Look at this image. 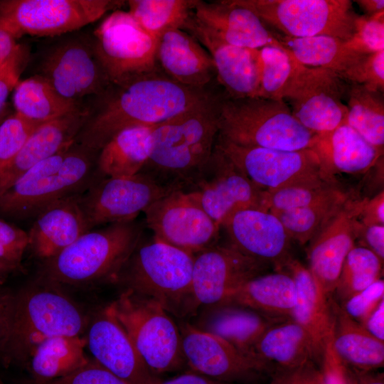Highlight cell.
<instances>
[{"label": "cell", "instance_id": "db71d44e", "mask_svg": "<svg viewBox=\"0 0 384 384\" xmlns=\"http://www.w3.org/2000/svg\"><path fill=\"white\" fill-rule=\"evenodd\" d=\"M357 238L362 245L375 253L383 262L384 260V225H364L360 221Z\"/></svg>", "mask_w": 384, "mask_h": 384}, {"label": "cell", "instance_id": "b9f144b4", "mask_svg": "<svg viewBox=\"0 0 384 384\" xmlns=\"http://www.w3.org/2000/svg\"><path fill=\"white\" fill-rule=\"evenodd\" d=\"M259 97L283 100L302 65L284 48L265 46L260 49Z\"/></svg>", "mask_w": 384, "mask_h": 384}, {"label": "cell", "instance_id": "60d3db41", "mask_svg": "<svg viewBox=\"0 0 384 384\" xmlns=\"http://www.w3.org/2000/svg\"><path fill=\"white\" fill-rule=\"evenodd\" d=\"M383 263L369 249L361 245L354 246L343 262L337 284L331 297L341 304L381 279Z\"/></svg>", "mask_w": 384, "mask_h": 384}, {"label": "cell", "instance_id": "ab89813d", "mask_svg": "<svg viewBox=\"0 0 384 384\" xmlns=\"http://www.w3.org/2000/svg\"><path fill=\"white\" fill-rule=\"evenodd\" d=\"M198 0H129L128 12L149 34L158 38L168 29L182 27Z\"/></svg>", "mask_w": 384, "mask_h": 384}, {"label": "cell", "instance_id": "8d00e7d4", "mask_svg": "<svg viewBox=\"0 0 384 384\" xmlns=\"http://www.w3.org/2000/svg\"><path fill=\"white\" fill-rule=\"evenodd\" d=\"M13 102L16 113L38 124L62 117L80 107L76 101L62 96L39 75L18 82Z\"/></svg>", "mask_w": 384, "mask_h": 384}, {"label": "cell", "instance_id": "d6986e66", "mask_svg": "<svg viewBox=\"0 0 384 384\" xmlns=\"http://www.w3.org/2000/svg\"><path fill=\"white\" fill-rule=\"evenodd\" d=\"M180 329L182 350L191 370L225 383L255 380L274 371L273 367L253 359L221 338L188 323Z\"/></svg>", "mask_w": 384, "mask_h": 384}, {"label": "cell", "instance_id": "8992f818", "mask_svg": "<svg viewBox=\"0 0 384 384\" xmlns=\"http://www.w3.org/2000/svg\"><path fill=\"white\" fill-rule=\"evenodd\" d=\"M95 151L75 142L28 170L0 195V214L25 219L50 204L82 193L93 176Z\"/></svg>", "mask_w": 384, "mask_h": 384}, {"label": "cell", "instance_id": "94428289", "mask_svg": "<svg viewBox=\"0 0 384 384\" xmlns=\"http://www.w3.org/2000/svg\"><path fill=\"white\" fill-rule=\"evenodd\" d=\"M367 15H373L384 11L383 0L354 1Z\"/></svg>", "mask_w": 384, "mask_h": 384}, {"label": "cell", "instance_id": "ba28073f", "mask_svg": "<svg viewBox=\"0 0 384 384\" xmlns=\"http://www.w3.org/2000/svg\"><path fill=\"white\" fill-rule=\"evenodd\" d=\"M107 307L154 375L186 363L180 329L157 302L124 289Z\"/></svg>", "mask_w": 384, "mask_h": 384}, {"label": "cell", "instance_id": "cb8c5ba5", "mask_svg": "<svg viewBox=\"0 0 384 384\" xmlns=\"http://www.w3.org/2000/svg\"><path fill=\"white\" fill-rule=\"evenodd\" d=\"M192 14L197 21L229 44L257 50L265 46L284 48L255 14L230 0H198Z\"/></svg>", "mask_w": 384, "mask_h": 384}, {"label": "cell", "instance_id": "9a60e30c", "mask_svg": "<svg viewBox=\"0 0 384 384\" xmlns=\"http://www.w3.org/2000/svg\"><path fill=\"white\" fill-rule=\"evenodd\" d=\"M347 87L348 82L331 70L302 65L284 100L302 126L324 135L346 123Z\"/></svg>", "mask_w": 384, "mask_h": 384}, {"label": "cell", "instance_id": "8fae6325", "mask_svg": "<svg viewBox=\"0 0 384 384\" xmlns=\"http://www.w3.org/2000/svg\"><path fill=\"white\" fill-rule=\"evenodd\" d=\"M119 0H0V26L15 39L55 36L95 22L119 9Z\"/></svg>", "mask_w": 384, "mask_h": 384}, {"label": "cell", "instance_id": "2e32d148", "mask_svg": "<svg viewBox=\"0 0 384 384\" xmlns=\"http://www.w3.org/2000/svg\"><path fill=\"white\" fill-rule=\"evenodd\" d=\"M175 191L162 186L149 176L103 177L80 196V205L90 229L134 220L154 201Z\"/></svg>", "mask_w": 384, "mask_h": 384}, {"label": "cell", "instance_id": "681fc988", "mask_svg": "<svg viewBox=\"0 0 384 384\" xmlns=\"http://www.w3.org/2000/svg\"><path fill=\"white\" fill-rule=\"evenodd\" d=\"M31 384H129L94 359L73 373L55 380Z\"/></svg>", "mask_w": 384, "mask_h": 384}, {"label": "cell", "instance_id": "d590c367", "mask_svg": "<svg viewBox=\"0 0 384 384\" xmlns=\"http://www.w3.org/2000/svg\"><path fill=\"white\" fill-rule=\"evenodd\" d=\"M86 341L81 336H60L38 344L27 362L34 382H47L66 376L86 365Z\"/></svg>", "mask_w": 384, "mask_h": 384}, {"label": "cell", "instance_id": "7bdbcfd3", "mask_svg": "<svg viewBox=\"0 0 384 384\" xmlns=\"http://www.w3.org/2000/svg\"><path fill=\"white\" fill-rule=\"evenodd\" d=\"M336 180L294 184L267 191V209L275 212L313 204L341 189Z\"/></svg>", "mask_w": 384, "mask_h": 384}, {"label": "cell", "instance_id": "e7e4bbea", "mask_svg": "<svg viewBox=\"0 0 384 384\" xmlns=\"http://www.w3.org/2000/svg\"><path fill=\"white\" fill-rule=\"evenodd\" d=\"M6 384V383H5Z\"/></svg>", "mask_w": 384, "mask_h": 384}, {"label": "cell", "instance_id": "836d02e7", "mask_svg": "<svg viewBox=\"0 0 384 384\" xmlns=\"http://www.w3.org/2000/svg\"><path fill=\"white\" fill-rule=\"evenodd\" d=\"M254 353L260 361L281 369H294L315 361L310 336L291 318L272 325L256 343Z\"/></svg>", "mask_w": 384, "mask_h": 384}, {"label": "cell", "instance_id": "5bb4252c", "mask_svg": "<svg viewBox=\"0 0 384 384\" xmlns=\"http://www.w3.org/2000/svg\"><path fill=\"white\" fill-rule=\"evenodd\" d=\"M144 213L155 240L193 255L217 244L220 226L191 193L173 191L154 201Z\"/></svg>", "mask_w": 384, "mask_h": 384}, {"label": "cell", "instance_id": "7a4b0ae2", "mask_svg": "<svg viewBox=\"0 0 384 384\" xmlns=\"http://www.w3.org/2000/svg\"><path fill=\"white\" fill-rule=\"evenodd\" d=\"M215 95L153 129L148 159L139 173L164 187L183 190L210 158L218 134Z\"/></svg>", "mask_w": 384, "mask_h": 384}, {"label": "cell", "instance_id": "3957f363", "mask_svg": "<svg viewBox=\"0 0 384 384\" xmlns=\"http://www.w3.org/2000/svg\"><path fill=\"white\" fill-rule=\"evenodd\" d=\"M142 233V225L135 220L90 230L43 260L38 277L60 286L115 282L140 243Z\"/></svg>", "mask_w": 384, "mask_h": 384}, {"label": "cell", "instance_id": "9c48e42d", "mask_svg": "<svg viewBox=\"0 0 384 384\" xmlns=\"http://www.w3.org/2000/svg\"><path fill=\"white\" fill-rule=\"evenodd\" d=\"M255 14L266 26L292 38L329 36L349 40L358 14L350 0H230Z\"/></svg>", "mask_w": 384, "mask_h": 384}, {"label": "cell", "instance_id": "74e56055", "mask_svg": "<svg viewBox=\"0 0 384 384\" xmlns=\"http://www.w3.org/2000/svg\"><path fill=\"white\" fill-rule=\"evenodd\" d=\"M352 196L341 188L307 206L270 212L282 223L291 240L309 242L341 210Z\"/></svg>", "mask_w": 384, "mask_h": 384}, {"label": "cell", "instance_id": "6f0895ef", "mask_svg": "<svg viewBox=\"0 0 384 384\" xmlns=\"http://www.w3.org/2000/svg\"><path fill=\"white\" fill-rule=\"evenodd\" d=\"M151 384H233L219 381L194 371L187 372L166 380L157 379Z\"/></svg>", "mask_w": 384, "mask_h": 384}, {"label": "cell", "instance_id": "1f68e13d", "mask_svg": "<svg viewBox=\"0 0 384 384\" xmlns=\"http://www.w3.org/2000/svg\"><path fill=\"white\" fill-rule=\"evenodd\" d=\"M297 299L293 277L289 272L262 274L247 281L227 300L276 319L291 318Z\"/></svg>", "mask_w": 384, "mask_h": 384}, {"label": "cell", "instance_id": "4fadbf2b", "mask_svg": "<svg viewBox=\"0 0 384 384\" xmlns=\"http://www.w3.org/2000/svg\"><path fill=\"white\" fill-rule=\"evenodd\" d=\"M215 145L252 182L264 190L336 179L313 149L284 151L238 146L217 137Z\"/></svg>", "mask_w": 384, "mask_h": 384}, {"label": "cell", "instance_id": "f35d334b", "mask_svg": "<svg viewBox=\"0 0 384 384\" xmlns=\"http://www.w3.org/2000/svg\"><path fill=\"white\" fill-rule=\"evenodd\" d=\"M346 123L375 147H384L383 92L357 83L348 82Z\"/></svg>", "mask_w": 384, "mask_h": 384}, {"label": "cell", "instance_id": "f907efd6", "mask_svg": "<svg viewBox=\"0 0 384 384\" xmlns=\"http://www.w3.org/2000/svg\"><path fill=\"white\" fill-rule=\"evenodd\" d=\"M16 302V291L0 284V363L9 366V353Z\"/></svg>", "mask_w": 384, "mask_h": 384}, {"label": "cell", "instance_id": "52a82bcc", "mask_svg": "<svg viewBox=\"0 0 384 384\" xmlns=\"http://www.w3.org/2000/svg\"><path fill=\"white\" fill-rule=\"evenodd\" d=\"M193 260L194 255L154 239L138 245L116 282L157 302L168 313L192 314Z\"/></svg>", "mask_w": 384, "mask_h": 384}, {"label": "cell", "instance_id": "9f6ffc18", "mask_svg": "<svg viewBox=\"0 0 384 384\" xmlns=\"http://www.w3.org/2000/svg\"><path fill=\"white\" fill-rule=\"evenodd\" d=\"M362 326L375 338L384 341V300L377 306Z\"/></svg>", "mask_w": 384, "mask_h": 384}, {"label": "cell", "instance_id": "c3c4849f", "mask_svg": "<svg viewBox=\"0 0 384 384\" xmlns=\"http://www.w3.org/2000/svg\"><path fill=\"white\" fill-rule=\"evenodd\" d=\"M348 82L363 85L368 89L384 91V50L366 54L357 65Z\"/></svg>", "mask_w": 384, "mask_h": 384}, {"label": "cell", "instance_id": "91938a15", "mask_svg": "<svg viewBox=\"0 0 384 384\" xmlns=\"http://www.w3.org/2000/svg\"><path fill=\"white\" fill-rule=\"evenodd\" d=\"M18 45L16 39L0 26V68L12 55Z\"/></svg>", "mask_w": 384, "mask_h": 384}, {"label": "cell", "instance_id": "5b68a950", "mask_svg": "<svg viewBox=\"0 0 384 384\" xmlns=\"http://www.w3.org/2000/svg\"><path fill=\"white\" fill-rule=\"evenodd\" d=\"M218 137L238 146L284 151L311 149L319 138L299 122L283 100L225 94L219 103Z\"/></svg>", "mask_w": 384, "mask_h": 384}, {"label": "cell", "instance_id": "f1b7e54d", "mask_svg": "<svg viewBox=\"0 0 384 384\" xmlns=\"http://www.w3.org/2000/svg\"><path fill=\"white\" fill-rule=\"evenodd\" d=\"M332 319L331 346L341 363L357 371H373L384 365V341L372 336L329 297Z\"/></svg>", "mask_w": 384, "mask_h": 384}, {"label": "cell", "instance_id": "603a6c76", "mask_svg": "<svg viewBox=\"0 0 384 384\" xmlns=\"http://www.w3.org/2000/svg\"><path fill=\"white\" fill-rule=\"evenodd\" d=\"M230 245L242 253L282 271L292 258L291 239L278 218L267 210L248 209L236 213L223 226Z\"/></svg>", "mask_w": 384, "mask_h": 384}, {"label": "cell", "instance_id": "7dc6e473", "mask_svg": "<svg viewBox=\"0 0 384 384\" xmlns=\"http://www.w3.org/2000/svg\"><path fill=\"white\" fill-rule=\"evenodd\" d=\"M383 300H384V281L379 279L340 305L349 316L363 325Z\"/></svg>", "mask_w": 384, "mask_h": 384}, {"label": "cell", "instance_id": "11a10c76", "mask_svg": "<svg viewBox=\"0 0 384 384\" xmlns=\"http://www.w3.org/2000/svg\"><path fill=\"white\" fill-rule=\"evenodd\" d=\"M359 221L364 225H384V191L382 190L373 198H366Z\"/></svg>", "mask_w": 384, "mask_h": 384}, {"label": "cell", "instance_id": "e575fe53", "mask_svg": "<svg viewBox=\"0 0 384 384\" xmlns=\"http://www.w3.org/2000/svg\"><path fill=\"white\" fill-rule=\"evenodd\" d=\"M154 126L126 128L113 136L100 150L97 160L103 177L130 176L140 172L149 153V137Z\"/></svg>", "mask_w": 384, "mask_h": 384}, {"label": "cell", "instance_id": "f5cc1de1", "mask_svg": "<svg viewBox=\"0 0 384 384\" xmlns=\"http://www.w3.org/2000/svg\"><path fill=\"white\" fill-rule=\"evenodd\" d=\"M270 384H325L323 374L313 362L294 369L279 368Z\"/></svg>", "mask_w": 384, "mask_h": 384}, {"label": "cell", "instance_id": "680465c9", "mask_svg": "<svg viewBox=\"0 0 384 384\" xmlns=\"http://www.w3.org/2000/svg\"><path fill=\"white\" fill-rule=\"evenodd\" d=\"M345 373L348 384H384L383 374L374 370L357 371L345 367Z\"/></svg>", "mask_w": 384, "mask_h": 384}, {"label": "cell", "instance_id": "ffe728a7", "mask_svg": "<svg viewBox=\"0 0 384 384\" xmlns=\"http://www.w3.org/2000/svg\"><path fill=\"white\" fill-rule=\"evenodd\" d=\"M366 199L352 196L309 242L308 269L328 297L336 288L347 255L356 246L359 216Z\"/></svg>", "mask_w": 384, "mask_h": 384}, {"label": "cell", "instance_id": "816d5d0a", "mask_svg": "<svg viewBox=\"0 0 384 384\" xmlns=\"http://www.w3.org/2000/svg\"><path fill=\"white\" fill-rule=\"evenodd\" d=\"M28 59L27 48L20 44L12 55L0 68V112L6 100L18 84L19 77Z\"/></svg>", "mask_w": 384, "mask_h": 384}, {"label": "cell", "instance_id": "f546056e", "mask_svg": "<svg viewBox=\"0 0 384 384\" xmlns=\"http://www.w3.org/2000/svg\"><path fill=\"white\" fill-rule=\"evenodd\" d=\"M214 306L197 328L221 338L243 354L260 361L254 353L256 343L272 325L284 319L231 303Z\"/></svg>", "mask_w": 384, "mask_h": 384}, {"label": "cell", "instance_id": "277c9868", "mask_svg": "<svg viewBox=\"0 0 384 384\" xmlns=\"http://www.w3.org/2000/svg\"><path fill=\"white\" fill-rule=\"evenodd\" d=\"M89 319L62 286L38 277L16 291L9 363H27L36 347L55 336H81Z\"/></svg>", "mask_w": 384, "mask_h": 384}, {"label": "cell", "instance_id": "ac0fdd59", "mask_svg": "<svg viewBox=\"0 0 384 384\" xmlns=\"http://www.w3.org/2000/svg\"><path fill=\"white\" fill-rule=\"evenodd\" d=\"M267 264L231 245L218 244L194 255L192 295L195 311L201 305L223 304L244 283L264 274Z\"/></svg>", "mask_w": 384, "mask_h": 384}, {"label": "cell", "instance_id": "7c38bea8", "mask_svg": "<svg viewBox=\"0 0 384 384\" xmlns=\"http://www.w3.org/2000/svg\"><path fill=\"white\" fill-rule=\"evenodd\" d=\"M182 191L193 194L220 228L239 211L267 210V191L252 182L216 145L207 162Z\"/></svg>", "mask_w": 384, "mask_h": 384}, {"label": "cell", "instance_id": "484cf974", "mask_svg": "<svg viewBox=\"0 0 384 384\" xmlns=\"http://www.w3.org/2000/svg\"><path fill=\"white\" fill-rule=\"evenodd\" d=\"M156 60L164 74L195 89H204L216 77L213 60L207 50L190 33L168 29L157 38Z\"/></svg>", "mask_w": 384, "mask_h": 384}, {"label": "cell", "instance_id": "4316f807", "mask_svg": "<svg viewBox=\"0 0 384 384\" xmlns=\"http://www.w3.org/2000/svg\"><path fill=\"white\" fill-rule=\"evenodd\" d=\"M80 194L61 198L36 216L28 233V247L43 261L56 255L91 230L80 205Z\"/></svg>", "mask_w": 384, "mask_h": 384}, {"label": "cell", "instance_id": "e0dca14e", "mask_svg": "<svg viewBox=\"0 0 384 384\" xmlns=\"http://www.w3.org/2000/svg\"><path fill=\"white\" fill-rule=\"evenodd\" d=\"M38 75L62 96L76 102L85 96L104 94L111 85L92 38L73 37L54 45L44 56Z\"/></svg>", "mask_w": 384, "mask_h": 384}, {"label": "cell", "instance_id": "d6a6232c", "mask_svg": "<svg viewBox=\"0 0 384 384\" xmlns=\"http://www.w3.org/2000/svg\"><path fill=\"white\" fill-rule=\"evenodd\" d=\"M279 42L301 64L331 70L348 82L351 75L368 53L349 48L344 41L329 36L292 38L274 33Z\"/></svg>", "mask_w": 384, "mask_h": 384}, {"label": "cell", "instance_id": "f6af8a7d", "mask_svg": "<svg viewBox=\"0 0 384 384\" xmlns=\"http://www.w3.org/2000/svg\"><path fill=\"white\" fill-rule=\"evenodd\" d=\"M345 42L349 48L362 53L384 50V11L358 16L353 34Z\"/></svg>", "mask_w": 384, "mask_h": 384}, {"label": "cell", "instance_id": "d4e9b609", "mask_svg": "<svg viewBox=\"0 0 384 384\" xmlns=\"http://www.w3.org/2000/svg\"><path fill=\"white\" fill-rule=\"evenodd\" d=\"M90 114L80 107L38 125L0 176V195L38 163L70 148Z\"/></svg>", "mask_w": 384, "mask_h": 384}, {"label": "cell", "instance_id": "6125c7cd", "mask_svg": "<svg viewBox=\"0 0 384 384\" xmlns=\"http://www.w3.org/2000/svg\"><path fill=\"white\" fill-rule=\"evenodd\" d=\"M13 271L14 270L11 267L0 261V284H2L4 279Z\"/></svg>", "mask_w": 384, "mask_h": 384}, {"label": "cell", "instance_id": "7402d4cb", "mask_svg": "<svg viewBox=\"0 0 384 384\" xmlns=\"http://www.w3.org/2000/svg\"><path fill=\"white\" fill-rule=\"evenodd\" d=\"M86 333V346L93 359L115 375L129 384H151L158 379L107 306L89 321Z\"/></svg>", "mask_w": 384, "mask_h": 384}, {"label": "cell", "instance_id": "30bf717a", "mask_svg": "<svg viewBox=\"0 0 384 384\" xmlns=\"http://www.w3.org/2000/svg\"><path fill=\"white\" fill-rule=\"evenodd\" d=\"M93 34L96 54L111 85L122 86L159 70L157 38L146 32L128 11H112Z\"/></svg>", "mask_w": 384, "mask_h": 384}, {"label": "cell", "instance_id": "be15d7a7", "mask_svg": "<svg viewBox=\"0 0 384 384\" xmlns=\"http://www.w3.org/2000/svg\"><path fill=\"white\" fill-rule=\"evenodd\" d=\"M9 111L5 106L4 108L0 112V124L4 120V119L8 116Z\"/></svg>", "mask_w": 384, "mask_h": 384}, {"label": "cell", "instance_id": "bcb514c9", "mask_svg": "<svg viewBox=\"0 0 384 384\" xmlns=\"http://www.w3.org/2000/svg\"><path fill=\"white\" fill-rule=\"evenodd\" d=\"M28 247V233L0 218V261L15 270Z\"/></svg>", "mask_w": 384, "mask_h": 384}, {"label": "cell", "instance_id": "4dcf8cb0", "mask_svg": "<svg viewBox=\"0 0 384 384\" xmlns=\"http://www.w3.org/2000/svg\"><path fill=\"white\" fill-rule=\"evenodd\" d=\"M313 149L325 170L332 176L336 172L366 173L383 156V150L373 146L346 123L331 133L319 135Z\"/></svg>", "mask_w": 384, "mask_h": 384}, {"label": "cell", "instance_id": "6da1fadb", "mask_svg": "<svg viewBox=\"0 0 384 384\" xmlns=\"http://www.w3.org/2000/svg\"><path fill=\"white\" fill-rule=\"evenodd\" d=\"M115 88L89 115L78 144L96 152L122 129L162 124L216 95L184 86L159 70Z\"/></svg>", "mask_w": 384, "mask_h": 384}, {"label": "cell", "instance_id": "44dd1931", "mask_svg": "<svg viewBox=\"0 0 384 384\" xmlns=\"http://www.w3.org/2000/svg\"><path fill=\"white\" fill-rule=\"evenodd\" d=\"M182 30L193 36L209 53L216 79L230 98L259 97L260 86V50L229 44L193 17L192 12Z\"/></svg>", "mask_w": 384, "mask_h": 384}, {"label": "cell", "instance_id": "ee69618b", "mask_svg": "<svg viewBox=\"0 0 384 384\" xmlns=\"http://www.w3.org/2000/svg\"><path fill=\"white\" fill-rule=\"evenodd\" d=\"M41 124L17 113L8 115L0 124V176L17 155L24 143Z\"/></svg>", "mask_w": 384, "mask_h": 384}, {"label": "cell", "instance_id": "83f0119b", "mask_svg": "<svg viewBox=\"0 0 384 384\" xmlns=\"http://www.w3.org/2000/svg\"><path fill=\"white\" fill-rule=\"evenodd\" d=\"M294 279L297 299L291 319L310 336L314 360L321 362L327 343L332 336V319L329 297L309 269L292 258L286 266Z\"/></svg>", "mask_w": 384, "mask_h": 384}]
</instances>
